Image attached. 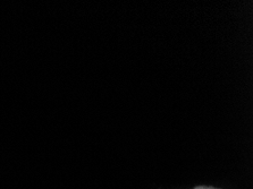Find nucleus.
Listing matches in <instances>:
<instances>
[{"label": "nucleus", "mask_w": 253, "mask_h": 189, "mask_svg": "<svg viewBox=\"0 0 253 189\" xmlns=\"http://www.w3.org/2000/svg\"><path fill=\"white\" fill-rule=\"evenodd\" d=\"M194 189H219V188H214V187H209V186H198Z\"/></svg>", "instance_id": "nucleus-1"}]
</instances>
